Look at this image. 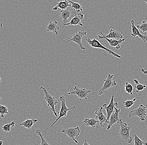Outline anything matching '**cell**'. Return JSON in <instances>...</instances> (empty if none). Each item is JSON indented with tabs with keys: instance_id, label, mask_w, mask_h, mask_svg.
Returning <instances> with one entry per match:
<instances>
[{
	"instance_id": "1",
	"label": "cell",
	"mask_w": 147,
	"mask_h": 145,
	"mask_svg": "<svg viewBox=\"0 0 147 145\" xmlns=\"http://www.w3.org/2000/svg\"><path fill=\"white\" fill-rule=\"evenodd\" d=\"M120 130L118 133L115 134L116 135H119L124 142L128 144H131L133 141V138L130 136V129L131 125L128 126L127 124L125 122H122L119 124Z\"/></svg>"
},
{
	"instance_id": "2",
	"label": "cell",
	"mask_w": 147,
	"mask_h": 145,
	"mask_svg": "<svg viewBox=\"0 0 147 145\" xmlns=\"http://www.w3.org/2000/svg\"><path fill=\"white\" fill-rule=\"evenodd\" d=\"M40 89L43 90L45 92V99L46 101L47 102L46 105H47V106L50 107V109L51 110V111L54 113L55 116L57 117L58 114L59 113H57L55 111V106L58 103V101L57 99H55L54 96H52V95L49 94L47 91V89L43 86L40 87Z\"/></svg>"
},
{
	"instance_id": "3",
	"label": "cell",
	"mask_w": 147,
	"mask_h": 145,
	"mask_svg": "<svg viewBox=\"0 0 147 145\" xmlns=\"http://www.w3.org/2000/svg\"><path fill=\"white\" fill-rule=\"evenodd\" d=\"M87 40V43H88V45L86 47L90 46L92 47L95 48L101 49H104L107 52H108L109 54H111L113 56L116 57L118 58L121 59H123V58L121 56L119 55L118 54L115 52H113L111 49H109L107 48L106 47L104 46L103 45H102L99 41L96 40L95 38H93V39H91L90 38H88L86 39ZM85 47V48H86Z\"/></svg>"
},
{
	"instance_id": "4",
	"label": "cell",
	"mask_w": 147,
	"mask_h": 145,
	"mask_svg": "<svg viewBox=\"0 0 147 145\" xmlns=\"http://www.w3.org/2000/svg\"><path fill=\"white\" fill-rule=\"evenodd\" d=\"M59 100L61 104V107L60 108V111L59 113V116L55 120L53 123L51 125V127H52L61 117H67V114L69 111H70V110L75 109L76 108V106H74V107L71 108H67L66 104V98L64 96H60L59 98Z\"/></svg>"
},
{
	"instance_id": "5",
	"label": "cell",
	"mask_w": 147,
	"mask_h": 145,
	"mask_svg": "<svg viewBox=\"0 0 147 145\" xmlns=\"http://www.w3.org/2000/svg\"><path fill=\"white\" fill-rule=\"evenodd\" d=\"M114 77V75L109 74L106 79H103L104 81V84L100 90H99L98 95H102L104 93H108V92L106 91L107 90L117 84L115 80L113 79Z\"/></svg>"
},
{
	"instance_id": "6",
	"label": "cell",
	"mask_w": 147,
	"mask_h": 145,
	"mask_svg": "<svg viewBox=\"0 0 147 145\" xmlns=\"http://www.w3.org/2000/svg\"><path fill=\"white\" fill-rule=\"evenodd\" d=\"M87 32H82L81 31L77 32V29L76 30V33L74 34L72 37L71 39L68 40H64L63 42L64 43H67L70 42H75L76 44H78L79 47L82 50H85L86 48L83 46L82 41L84 36L87 35Z\"/></svg>"
},
{
	"instance_id": "7",
	"label": "cell",
	"mask_w": 147,
	"mask_h": 145,
	"mask_svg": "<svg viewBox=\"0 0 147 145\" xmlns=\"http://www.w3.org/2000/svg\"><path fill=\"white\" fill-rule=\"evenodd\" d=\"M147 111L146 107L142 104L140 105L138 108L134 109L129 113V117L136 116L139 117V120L142 121H145V117L146 115Z\"/></svg>"
},
{
	"instance_id": "8",
	"label": "cell",
	"mask_w": 147,
	"mask_h": 145,
	"mask_svg": "<svg viewBox=\"0 0 147 145\" xmlns=\"http://www.w3.org/2000/svg\"><path fill=\"white\" fill-rule=\"evenodd\" d=\"M91 92V90H87L84 88H81L78 86H75L73 88L72 91L69 92L68 94H76L78 95L80 100L82 99L87 100L89 94Z\"/></svg>"
},
{
	"instance_id": "9",
	"label": "cell",
	"mask_w": 147,
	"mask_h": 145,
	"mask_svg": "<svg viewBox=\"0 0 147 145\" xmlns=\"http://www.w3.org/2000/svg\"><path fill=\"white\" fill-rule=\"evenodd\" d=\"M61 131L62 133L67 135L70 139H72L75 143L80 145L78 140L75 139V138L78 137L79 136L80 133V130L79 127H69V128L63 129Z\"/></svg>"
},
{
	"instance_id": "10",
	"label": "cell",
	"mask_w": 147,
	"mask_h": 145,
	"mask_svg": "<svg viewBox=\"0 0 147 145\" xmlns=\"http://www.w3.org/2000/svg\"><path fill=\"white\" fill-rule=\"evenodd\" d=\"M114 109L115 112L111 115L110 120H109V123L107 125V131H109L111 128V127L116 123H117L119 124L120 123L123 122L122 119L119 118V115L120 112V109H117L116 107H115Z\"/></svg>"
},
{
	"instance_id": "11",
	"label": "cell",
	"mask_w": 147,
	"mask_h": 145,
	"mask_svg": "<svg viewBox=\"0 0 147 145\" xmlns=\"http://www.w3.org/2000/svg\"><path fill=\"white\" fill-rule=\"evenodd\" d=\"M114 97L115 94L114 93L113 95H112V97L111 98V100H110V104H109V105L107 106L106 104H104L102 106L103 109H105L106 111L107 114V121H109L111 115L114 112V109H115V107L116 106H117L118 105L117 103H115L114 102Z\"/></svg>"
},
{
	"instance_id": "12",
	"label": "cell",
	"mask_w": 147,
	"mask_h": 145,
	"mask_svg": "<svg viewBox=\"0 0 147 145\" xmlns=\"http://www.w3.org/2000/svg\"><path fill=\"white\" fill-rule=\"evenodd\" d=\"M131 28H132V33L131 35L133 37H135L136 36H138L140 38H141L144 43L147 42V35H142L140 32L139 30L137 28L135 25V22L134 19H133L131 21Z\"/></svg>"
},
{
	"instance_id": "13",
	"label": "cell",
	"mask_w": 147,
	"mask_h": 145,
	"mask_svg": "<svg viewBox=\"0 0 147 145\" xmlns=\"http://www.w3.org/2000/svg\"><path fill=\"white\" fill-rule=\"evenodd\" d=\"M75 13V17L71 19L70 22L68 23L63 25V26H66L68 25H79L81 26H83V24L81 23V20H83L84 18V15L82 13H78V15L76 13V11L74 10Z\"/></svg>"
},
{
	"instance_id": "14",
	"label": "cell",
	"mask_w": 147,
	"mask_h": 145,
	"mask_svg": "<svg viewBox=\"0 0 147 145\" xmlns=\"http://www.w3.org/2000/svg\"><path fill=\"white\" fill-rule=\"evenodd\" d=\"M103 108L101 107L99 111H96L94 114L96 115V120L100 122V124L101 127H104L107 123H109V121H107V118L102 112Z\"/></svg>"
},
{
	"instance_id": "15",
	"label": "cell",
	"mask_w": 147,
	"mask_h": 145,
	"mask_svg": "<svg viewBox=\"0 0 147 145\" xmlns=\"http://www.w3.org/2000/svg\"><path fill=\"white\" fill-rule=\"evenodd\" d=\"M98 37L99 39H106L109 43L110 46L115 47L117 49H119L121 47L120 45L121 43L126 40V38H123V39H120L119 40H116V39H109V38H106L104 36H101L100 35L98 36Z\"/></svg>"
},
{
	"instance_id": "16",
	"label": "cell",
	"mask_w": 147,
	"mask_h": 145,
	"mask_svg": "<svg viewBox=\"0 0 147 145\" xmlns=\"http://www.w3.org/2000/svg\"><path fill=\"white\" fill-rule=\"evenodd\" d=\"M102 35L104 36L106 38L109 39H116V40H119L120 39H123V36L121 33L118 31L113 30L111 29L110 30V32L108 34L105 35L101 32Z\"/></svg>"
},
{
	"instance_id": "17",
	"label": "cell",
	"mask_w": 147,
	"mask_h": 145,
	"mask_svg": "<svg viewBox=\"0 0 147 145\" xmlns=\"http://www.w3.org/2000/svg\"><path fill=\"white\" fill-rule=\"evenodd\" d=\"M71 7H69L67 9L64 10H61V19H62L63 21V25L67 24L68 19L69 18L72 19L71 14V11H70Z\"/></svg>"
},
{
	"instance_id": "18",
	"label": "cell",
	"mask_w": 147,
	"mask_h": 145,
	"mask_svg": "<svg viewBox=\"0 0 147 145\" xmlns=\"http://www.w3.org/2000/svg\"><path fill=\"white\" fill-rule=\"evenodd\" d=\"M58 22L55 21L54 22L50 21L48 25L47 26V32H54L57 35L58 34L59 30V26H58Z\"/></svg>"
},
{
	"instance_id": "19",
	"label": "cell",
	"mask_w": 147,
	"mask_h": 145,
	"mask_svg": "<svg viewBox=\"0 0 147 145\" xmlns=\"http://www.w3.org/2000/svg\"><path fill=\"white\" fill-rule=\"evenodd\" d=\"M100 122L98 120L94 119L93 117L91 118H85L83 122V123L87 126H90L92 127L93 129H94L95 127L99 128V127L96 125L97 123Z\"/></svg>"
},
{
	"instance_id": "20",
	"label": "cell",
	"mask_w": 147,
	"mask_h": 145,
	"mask_svg": "<svg viewBox=\"0 0 147 145\" xmlns=\"http://www.w3.org/2000/svg\"><path fill=\"white\" fill-rule=\"evenodd\" d=\"M37 121V119H35L34 118L32 119H28L22 123H20V125H22L25 128L30 129L34 125V124L36 123Z\"/></svg>"
},
{
	"instance_id": "21",
	"label": "cell",
	"mask_w": 147,
	"mask_h": 145,
	"mask_svg": "<svg viewBox=\"0 0 147 145\" xmlns=\"http://www.w3.org/2000/svg\"><path fill=\"white\" fill-rule=\"evenodd\" d=\"M57 6L58 9L59 8L61 10H64L67 9L69 7L71 8V4L69 0H66L65 1H60L59 2L57 3Z\"/></svg>"
},
{
	"instance_id": "22",
	"label": "cell",
	"mask_w": 147,
	"mask_h": 145,
	"mask_svg": "<svg viewBox=\"0 0 147 145\" xmlns=\"http://www.w3.org/2000/svg\"><path fill=\"white\" fill-rule=\"evenodd\" d=\"M69 2L71 4V8H72L74 10H75L77 12L82 11V7L81 4H80L78 3L74 2L72 1H69Z\"/></svg>"
},
{
	"instance_id": "23",
	"label": "cell",
	"mask_w": 147,
	"mask_h": 145,
	"mask_svg": "<svg viewBox=\"0 0 147 145\" xmlns=\"http://www.w3.org/2000/svg\"><path fill=\"white\" fill-rule=\"evenodd\" d=\"M130 134L134 136V145H147V142L142 141L136 134L132 133H130Z\"/></svg>"
},
{
	"instance_id": "24",
	"label": "cell",
	"mask_w": 147,
	"mask_h": 145,
	"mask_svg": "<svg viewBox=\"0 0 147 145\" xmlns=\"http://www.w3.org/2000/svg\"><path fill=\"white\" fill-rule=\"evenodd\" d=\"M137 99V98H135L133 99L132 100H127L125 101L123 103V104L124 107L126 109H128L132 107L133 105L135 104V102Z\"/></svg>"
},
{
	"instance_id": "25",
	"label": "cell",
	"mask_w": 147,
	"mask_h": 145,
	"mask_svg": "<svg viewBox=\"0 0 147 145\" xmlns=\"http://www.w3.org/2000/svg\"><path fill=\"white\" fill-rule=\"evenodd\" d=\"M133 88L132 85V83H129L128 82H126L125 83V91L128 94L133 95Z\"/></svg>"
},
{
	"instance_id": "26",
	"label": "cell",
	"mask_w": 147,
	"mask_h": 145,
	"mask_svg": "<svg viewBox=\"0 0 147 145\" xmlns=\"http://www.w3.org/2000/svg\"><path fill=\"white\" fill-rule=\"evenodd\" d=\"M42 131L41 129H37L36 131V134L41 137V143L40 145H50L44 138V135L42 134Z\"/></svg>"
},
{
	"instance_id": "27",
	"label": "cell",
	"mask_w": 147,
	"mask_h": 145,
	"mask_svg": "<svg viewBox=\"0 0 147 145\" xmlns=\"http://www.w3.org/2000/svg\"><path fill=\"white\" fill-rule=\"evenodd\" d=\"M137 28L146 34L147 32V21H142V24L138 25Z\"/></svg>"
},
{
	"instance_id": "28",
	"label": "cell",
	"mask_w": 147,
	"mask_h": 145,
	"mask_svg": "<svg viewBox=\"0 0 147 145\" xmlns=\"http://www.w3.org/2000/svg\"><path fill=\"white\" fill-rule=\"evenodd\" d=\"M134 82L136 83L135 88L136 89V92H137V93H139L140 91L142 90L145 88L144 85L140 83L138 80H134Z\"/></svg>"
},
{
	"instance_id": "29",
	"label": "cell",
	"mask_w": 147,
	"mask_h": 145,
	"mask_svg": "<svg viewBox=\"0 0 147 145\" xmlns=\"http://www.w3.org/2000/svg\"><path fill=\"white\" fill-rule=\"evenodd\" d=\"M9 113L8 108L6 106L0 105V115L1 117H4L5 115Z\"/></svg>"
},
{
	"instance_id": "30",
	"label": "cell",
	"mask_w": 147,
	"mask_h": 145,
	"mask_svg": "<svg viewBox=\"0 0 147 145\" xmlns=\"http://www.w3.org/2000/svg\"><path fill=\"white\" fill-rule=\"evenodd\" d=\"M15 125V122L14 121H12L9 124H6L4 125L3 126H2V128L3 131H4L5 132H9V131H11V127H14Z\"/></svg>"
},
{
	"instance_id": "31",
	"label": "cell",
	"mask_w": 147,
	"mask_h": 145,
	"mask_svg": "<svg viewBox=\"0 0 147 145\" xmlns=\"http://www.w3.org/2000/svg\"><path fill=\"white\" fill-rule=\"evenodd\" d=\"M141 71H142L143 74H145V75H147V70H146L145 69H141Z\"/></svg>"
},
{
	"instance_id": "32",
	"label": "cell",
	"mask_w": 147,
	"mask_h": 145,
	"mask_svg": "<svg viewBox=\"0 0 147 145\" xmlns=\"http://www.w3.org/2000/svg\"><path fill=\"white\" fill-rule=\"evenodd\" d=\"M83 145H90L88 142H87V140L86 139L84 140V143Z\"/></svg>"
},
{
	"instance_id": "33",
	"label": "cell",
	"mask_w": 147,
	"mask_h": 145,
	"mask_svg": "<svg viewBox=\"0 0 147 145\" xmlns=\"http://www.w3.org/2000/svg\"><path fill=\"white\" fill-rule=\"evenodd\" d=\"M3 144V141L2 140H0V145H2Z\"/></svg>"
},
{
	"instance_id": "34",
	"label": "cell",
	"mask_w": 147,
	"mask_h": 145,
	"mask_svg": "<svg viewBox=\"0 0 147 145\" xmlns=\"http://www.w3.org/2000/svg\"><path fill=\"white\" fill-rule=\"evenodd\" d=\"M144 88H146V85H144Z\"/></svg>"
},
{
	"instance_id": "35",
	"label": "cell",
	"mask_w": 147,
	"mask_h": 145,
	"mask_svg": "<svg viewBox=\"0 0 147 145\" xmlns=\"http://www.w3.org/2000/svg\"><path fill=\"white\" fill-rule=\"evenodd\" d=\"M145 2H146V4H147V0H146V1H145Z\"/></svg>"
},
{
	"instance_id": "36",
	"label": "cell",
	"mask_w": 147,
	"mask_h": 145,
	"mask_svg": "<svg viewBox=\"0 0 147 145\" xmlns=\"http://www.w3.org/2000/svg\"><path fill=\"white\" fill-rule=\"evenodd\" d=\"M1 82V78H0V82Z\"/></svg>"
},
{
	"instance_id": "37",
	"label": "cell",
	"mask_w": 147,
	"mask_h": 145,
	"mask_svg": "<svg viewBox=\"0 0 147 145\" xmlns=\"http://www.w3.org/2000/svg\"><path fill=\"white\" fill-rule=\"evenodd\" d=\"M1 97H0V100H1Z\"/></svg>"
}]
</instances>
